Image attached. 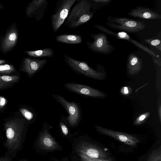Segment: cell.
I'll return each instance as SVG.
<instances>
[{
  "instance_id": "cb8c5ba5",
  "label": "cell",
  "mask_w": 161,
  "mask_h": 161,
  "mask_svg": "<svg viewBox=\"0 0 161 161\" xmlns=\"http://www.w3.org/2000/svg\"><path fill=\"white\" fill-rule=\"evenodd\" d=\"M144 41L147 43L154 46L160 51H161V41L160 40L148 38L145 39Z\"/></svg>"
},
{
  "instance_id": "8992f818",
  "label": "cell",
  "mask_w": 161,
  "mask_h": 161,
  "mask_svg": "<svg viewBox=\"0 0 161 161\" xmlns=\"http://www.w3.org/2000/svg\"><path fill=\"white\" fill-rule=\"evenodd\" d=\"M77 0H58L54 14L51 15L52 28L56 32L67 18L70 9Z\"/></svg>"
},
{
  "instance_id": "f1b7e54d",
  "label": "cell",
  "mask_w": 161,
  "mask_h": 161,
  "mask_svg": "<svg viewBox=\"0 0 161 161\" xmlns=\"http://www.w3.org/2000/svg\"><path fill=\"white\" fill-rule=\"evenodd\" d=\"M155 62L158 65H159L160 66H161V60L157 59H154Z\"/></svg>"
},
{
  "instance_id": "4316f807",
  "label": "cell",
  "mask_w": 161,
  "mask_h": 161,
  "mask_svg": "<svg viewBox=\"0 0 161 161\" xmlns=\"http://www.w3.org/2000/svg\"><path fill=\"white\" fill-rule=\"evenodd\" d=\"M7 101L5 97L0 96V109H2L6 105Z\"/></svg>"
},
{
  "instance_id": "2e32d148",
  "label": "cell",
  "mask_w": 161,
  "mask_h": 161,
  "mask_svg": "<svg viewBox=\"0 0 161 161\" xmlns=\"http://www.w3.org/2000/svg\"><path fill=\"white\" fill-rule=\"evenodd\" d=\"M56 41L69 44H79L82 42L81 36L78 35L63 34L58 35L55 38Z\"/></svg>"
},
{
  "instance_id": "5bb4252c",
  "label": "cell",
  "mask_w": 161,
  "mask_h": 161,
  "mask_svg": "<svg viewBox=\"0 0 161 161\" xmlns=\"http://www.w3.org/2000/svg\"><path fill=\"white\" fill-rule=\"evenodd\" d=\"M80 153L84 154L91 158H108L107 153L96 146L86 144L81 146L79 149Z\"/></svg>"
},
{
  "instance_id": "277c9868",
  "label": "cell",
  "mask_w": 161,
  "mask_h": 161,
  "mask_svg": "<svg viewBox=\"0 0 161 161\" xmlns=\"http://www.w3.org/2000/svg\"><path fill=\"white\" fill-rule=\"evenodd\" d=\"M54 99L59 103L68 114L66 117L70 127H75L78 126L82 119V112L79 103L75 101L69 102L59 94H52Z\"/></svg>"
},
{
  "instance_id": "1f68e13d",
  "label": "cell",
  "mask_w": 161,
  "mask_h": 161,
  "mask_svg": "<svg viewBox=\"0 0 161 161\" xmlns=\"http://www.w3.org/2000/svg\"><path fill=\"white\" fill-rule=\"evenodd\" d=\"M19 161H27L25 160H24V159H21V160H20Z\"/></svg>"
},
{
  "instance_id": "83f0119b",
  "label": "cell",
  "mask_w": 161,
  "mask_h": 161,
  "mask_svg": "<svg viewBox=\"0 0 161 161\" xmlns=\"http://www.w3.org/2000/svg\"><path fill=\"white\" fill-rule=\"evenodd\" d=\"M122 92H123L124 93L123 94H128L129 92V91L128 90V88L127 87H124L123 88V89L121 91Z\"/></svg>"
},
{
  "instance_id": "52a82bcc",
  "label": "cell",
  "mask_w": 161,
  "mask_h": 161,
  "mask_svg": "<svg viewBox=\"0 0 161 161\" xmlns=\"http://www.w3.org/2000/svg\"><path fill=\"white\" fill-rule=\"evenodd\" d=\"M92 38L94 40L92 42H87L86 44L91 51L97 53L108 54L112 53L114 49V47L111 44L107 36L104 33L91 34Z\"/></svg>"
},
{
  "instance_id": "7a4b0ae2",
  "label": "cell",
  "mask_w": 161,
  "mask_h": 161,
  "mask_svg": "<svg viewBox=\"0 0 161 161\" xmlns=\"http://www.w3.org/2000/svg\"><path fill=\"white\" fill-rule=\"evenodd\" d=\"M26 122L24 119H15L5 123L4 125L6 137L5 146L8 150L14 151L21 146Z\"/></svg>"
},
{
  "instance_id": "9a60e30c",
  "label": "cell",
  "mask_w": 161,
  "mask_h": 161,
  "mask_svg": "<svg viewBox=\"0 0 161 161\" xmlns=\"http://www.w3.org/2000/svg\"><path fill=\"white\" fill-rule=\"evenodd\" d=\"M143 66L142 59L133 53H130L127 59V69L128 73L131 75L137 74Z\"/></svg>"
},
{
  "instance_id": "6da1fadb",
  "label": "cell",
  "mask_w": 161,
  "mask_h": 161,
  "mask_svg": "<svg viewBox=\"0 0 161 161\" xmlns=\"http://www.w3.org/2000/svg\"><path fill=\"white\" fill-rule=\"evenodd\" d=\"M66 19L65 24L73 29L86 23L93 17L95 11L92 9L91 0H77Z\"/></svg>"
},
{
  "instance_id": "ffe728a7",
  "label": "cell",
  "mask_w": 161,
  "mask_h": 161,
  "mask_svg": "<svg viewBox=\"0 0 161 161\" xmlns=\"http://www.w3.org/2000/svg\"><path fill=\"white\" fill-rule=\"evenodd\" d=\"M59 126L62 133L65 136L68 135L69 132L68 127L69 125L67 120L66 117H65L63 115H61L59 122Z\"/></svg>"
},
{
  "instance_id": "d4e9b609",
  "label": "cell",
  "mask_w": 161,
  "mask_h": 161,
  "mask_svg": "<svg viewBox=\"0 0 161 161\" xmlns=\"http://www.w3.org/2000/svg\"><path fill=\"white\" fill-rule=\"evenodd\" d=\"M79 155L82 161H113L110 158L106 159L91 158L81 153H80Z\"/></svg>"
},
{
  "instance_id": "9c48e42d",
  "label": "cell",
  "mask_w": 161,
  "mask_h": 161,
  "mask_svg": "<svg viewBox=\"0 0 161 161\" xmlns=\"http://www.w3.org/2000/svg\"><path fill=\"white\" fill-rule=\"evenodd\" d=\"M67 90L82 97L94 98H104L106 94L103 92L86 85L68 82L64 85Z\"/></svg>"
},
{
  "instance_id": "44dd1931",
  "label": "cell",
  "mask_w": 161,
  "mask_h": 161,
  "mask_svg": "<svg viewBox=\"0 0 161 161\" xmlns=\"http://www.w3.org/2000/svg\"><path fill=\"white\" fill-rule=\"evenodd\" d=\"M111 0H91L92 9L94 11L109 3Z\"/></svg>"
},
{
  "instance_id": "4dcf8cb0",
  "label": "cell",
  "mask_w": 161,
  "mask_h": 161,
  "mask_svg": "<svg viewBox=\"0 0 161 161\" xmlns=\"http://www.w3.org/2000/svg\"><path fill=\"white\" fill-rule=\"evenodd\" d=\"M4 8V7L3 5L0 3V9H3Z\"/></svg>"
},
{
  "instance_id": "d6986e66",
  "label": "cell",
  "mask_w": 161,
  "mask_h": 161,
  "mask_svg": "<svg viewBox=\"0 0 161 161\" xmlns=\"http://www.w3.org/2000/svg\"><path fill=\"white\" fill-rule=\"evenodd\" d=\"M20 111L23 116L29 121L31 123L35 121L36 114L33 110L22 108L20 109Z\"/></svg>"
},
{
  "instance_id": "f546056e",
  "label": "cell",
  "mask_w": 161,
  "mask_h": 161,
  "mask_svg": "<svg viewBox=\"0 0 161 161\" xmlns=\"http://www.w3.org/2000/svg\"><path fill=\"white\" fill-rule=\"evenodd\" d=\"M6 61V60H5L0 59V65L5 63Z\"/></svg>"
},
{
  "instance_id": "484cf974",
  "label": "cell",
  "mask_w": 161,
  "mask_h": 161,
  "mask_svg": "<svg viewBox=\"0 0 161 161\" xmlns=\"http://www.w3.org/2000/svg\"><path fill=\"white\" fill-rule=\"evenodd\" d=\"M150 114V113L147 112L140 116L137 118L134 122V124L135 125H138L142 124L145 119L148 117Z\"/></svg>"
},
{
  "instance_id": "ba28073f",
  "label": "cell",
  "mask_w": 161,
  "mask_h": 161,
  "mask_svg": "<svg viewBox=\"0 0 161 161\" xmlns=\"http://www.w3.org/2000/svg\"><path fill=\"white\" fill-rule=\"evenodd\" d=\"M19 32L15 23L7 28L4 35L0 39V49L2 53L6 54L11 51L16 46L18 39Z\"/></svg>"
},
{
  "instance_id": "e0dca14e",
  "label": "cell",
  "mask_w": 161,
  "mask_h": 161,
  "mask_svg": "<svg viewBox=\"0 0 161 161\" xmlns=\"http://www.w3.org/2000/svg\"><path fill=\"white\" fill-rule=\"evenodd\" d=\"M24 53L30 57L36 58L43 57L52 58L54 53L53 50L50 47L36 50L25 51Z\"/></svg>"
},
{
  "instance_id": "7c38bea8",
  "label": "cell",
  "mask_w": 161,
  "mask_h": 161,
  "mask_svg": "<svg viewBox=\"0 0 161 161\" xmlns=\"http://www.w3.org/2000/svg\"><path fill=\"white\" fill-rule=\"evenodd\" d=\"M47 62V60L45 59L25 57L21 62V70L25 72L29 77H31L40 71Z\"/></svg>"
},
{
  "instance_id": "ac0fdd59",
  "label": "cell",
  "mask_w": 161,
  "mask_h": 161,
  "mask_svg": "<svg viewBox=\"0 0 161 161\" xmlns=\"http://www.w3.org/2000/svg\"><path fill=\"white\" fill-rule=\"evenodd\" d=\"M17 75H0V90L10 86L16 82L19 79Z\"/></svg>"
},
{
  "instance_id": "5b68a950",
  "label": "cell",
  "mask_w": 161,
  "mask_h": 161,
  "mask_svg": "<svg viewBox=\"0 0 161 161\" xmlns=\"http://www.w3.org/2000/svg\"><path fill=\"white\" fill-rule=\"evenodd\" d=\"M64 58L66 63L72 70L78 75L98 80H104L105 78V74L94 70L86 61L75 59L68 56L66 53H64Z\"/></svg>"
},
{
  "instance_id": "7402d4cb",
  "label": "cell",
  "mask_w": 161,
  "mask_h": 161,
  "mask_svg": "<svg viewBox=\"0 0 161 161\" xmlns=\"http://www.w3.org/2000/svg\"><path fill=\"white\" fill-rule=\"evenodd\" d=\"M16 69L11 64H5L0 65V74H9L14 72Z\"/></svg>"
},
{
  "instance_id": "8fae6325",
  "label": "cell",
  "mask_w": 161,
  "mask_h": 161,
  "mask_svg": "<svg viewBox=\"0 0 161 161\" xmlns=\"http://www.w3.org/2000/svg\"><path fill=\"white\" fill-rule=\"evenodd\" d=\"M48 2L47 0H33L28 5L26 9V16L29 18L33 17L39 21L43 18L47 8Z\"/></svg>"
},
{
  "instance_id": "4fadbf2b",
  "label": "cell",
  "mask_w": 161,
  "mask_h": 161,
  "mask_svg": "<svg viewBox=\"0 0 161 161\" xmlns=\"http://www.w3.org/2000/svg\"><path fill=\"white\" fill-rule=\"evenodd\" d=\"M128 14L133 18L144 19H161L160 14L149 8L142 6H137L132 9Z\"/></svg>"
},
{
  "instance_id": "3957f363",
  "label": "cell",
  "mask_w": 161,
  "mask_h": 161,
  "mask_svg": "<svg viewBox=\"0 0 161 161\" xmlns=\"http://www.w3.org/2000/svg\"><path fill=\"white\" fill-rule=\"evenodd\" d=\"M106 24L112 29L129 33L138 32L146 27L144 21L125 17H112L111 15L108 17Z\"/></svg>"
},
{
  "instance_id": "30bf717a",
  "label": "cell",
  "mask_w": 161,
  "mask_h": 161,
  "mask_svg": "<svg viewBox=\"0 0 161 161\" xmlns=\"http://www.w3.org/2000/svg\"><path fill=\"white\" fill-rule=\"evenodd\" d=\"M95 127L97 132L100 134L112 137L127 145L135 147L139 142L135 137L128 134L115 131L98 125H96Z\"/></svg>"
},
{
  "instance_id": "603a6c76",
  "label": "cell",
  "mask_w": 161,
  "mask_h": 161,
  "mask_svg": "<svg viewBox=\"0 0 161 161\" xmlns=\"http://www.w3.org/2000/svg\"><path fill=\"white\" fill-rule=\"evenodd\" d=\"M147 161H161V149L153 151L149 155Z\"/></svg>"
}]
</instances>
